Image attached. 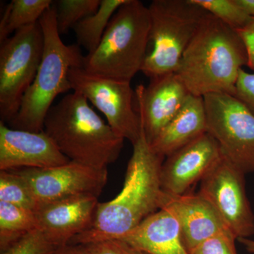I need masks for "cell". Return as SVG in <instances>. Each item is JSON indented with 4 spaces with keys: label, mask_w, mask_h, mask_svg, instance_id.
<instances>
[{
    "label": "cell",
    "mask_w": 254,
    "mask_h": 254,
    "mask_svg": "<svg viewBox=\"0 0 254 254\" xmlns=\"http://www.w3.org/2000/svg\"><path fill=\"white\" fill-rule=\"evenodd\" d=\"M150 42L141 72L151 78L176 73L182 56L209 14L193 0H153Z\"/></svg>",
    "instance_id": "8992f818"
},
{
    "label": "cell",
    "mask_w": 254,
    "mask_h": 254,
    "mask_svg": "<svg viewBox=\"0 0 254 254\" xmlns=\"http://www.w3.org/2000/svg\"><path fill=\"white\" fill-rule=\"evenodd\" d=\"M232 233H223L208 239L193 249L190 254H237Z\"/></svg>",
    "instance_id": "484cf974"
},
{
    "label": "cell",
    "mask_w": 254,
    "mask_h": 254,
    "mask_svg": "<svg viewBox=\"0 0 254 254\" xmlns=\"http://www.w3.org/2000/svg\"><path fill=\"white\" fill-rule=\"evenodd\" d=\"M0 201L32 211L38 205L28 184L14 170L0 173Z\"/></svg>",
    "instance_id": "603a6c76"
},
{
    "label": "cell",
    "mask_w": 254,
    "mask_h": 254,
    "mask_svg": "<svg viewBox=\"0 0 254 254\" xmlns=\"http://www.w3.org/2000/svg\"><path fill=\"white\" fill-rule=\"evenodd\" d=\"M101 0H58L53 2L57 27L60 34L73 29L83 18L99 8Z\"/></svg>",
    "instance_id": "7402d4cb"
},
{
    "label": "cell",
    "mask_w": 254,
    "mask_h": 254,
    "mask_svg": "<svg viewBox=\"0 0 254 254\" xmlns=\"http://www.w3.org/2000/svg\"><path fill=\"white\" fill-rule=\"evenodd\" d=\"M33 192L38 203L79 195L99 197L108 182V169H96L68 161L46 169L14 170Z\"/></svg>",
    "instance_id": "8fae6325"
},
{
    "label": "cell",
    "mask_w": 254,
    "mask_h": 254,
    "mask_svg": "<svg viewBox=\"0 0 254 254\" xmlns=\"http://www.w3.org/2000/svg\"><path fill=\"white\" fill-rule=\"evenodd\" d=\"M190 93L176 73L151 78L135 90L136 109L151 143L182 109Z\"/></svg>",
    "instance_id": "7c38bea8"
},
{
    "label": "cell",
    "mask_w": 254,
    "mask_h": 254,
    "mask_svg": "<svg viewBox=\"0 0 254 254\" xmlns=\"http://www.w3.org/2000/svg\"><path fill=\"white\" fill-rule=\"evenodd\" d=\"M38 228L34 211L0 201V251L4 252L28 232Z\"/></svg>",
    "instance_id": "44dd1931"
},
{
    "label": "cell",
    "mask_w": 254,
    "mask_h": 254,
    "mask_svg": "<svg viewBox=\"0 0 254 254\" xmlns=\"http://www.w3.org/2000/svg\"><path fill=\"white\" fill-rule=\"evenodd\" d=\"M246 12L254 18V0H235Z\"/></svg>",
    "instance_id": "4dcf8cb0"
},
{
    "label": "cell",
    "mask_w": 254,
    "mask_h": 254,
    "mask_svg": "<svg viewBox=\"0 0 254 254\" xmlns=\"http://www.w3.org/2000/svg\"><path fill=\"white\" fill-rule=\"evenodd\" d=\"M209 14L239 31L252 21V16L239 6L235 0H193Z\"/></svg>",
    "instance_id": "cb8c5ba5"
},
{
    "label": "cell",
    "mask_w": 254,
    "mask_h": 254,
    "mask_svg": "<svg viewBox=\"0 0 254 254\" xmlns=\"http://www.w3.org/2000/svg\"><path fill=\"white\" fill-rule=\"evenodd\" d=\"M60 248L41 229L36 228L23 235L1 254H55Z\"/></svg>",
    "instance_id": "d4e9b609"
},
{
    "label": "cell",
    "mask_w": 254,
    "mask_h": 254,
    "mask_svg": "<svg viewBox=\"0 0 254 254\" xmlns=\"http://www.w3.org/2000/svg\"><path fill=\"white\" fill-rule=\"evenodd\" d=\"M160 209L168 210L176 218L189 253L208 239L220 234L232 233L216 209L199 192L175 195L162 190Z\"/></svg>",
    "instance_id": "5bb4252c"
},
{
    "label": "cell",
    "mask_w": 254,
    "mask_h": 254,
    "mask_svg": "<svg viewBox=\"0 0 254 254\" xmlns=\"http://www.w3.org/2000/svg\"><path fill=\"white\" fill-rule=\"evenodd\" d=\"M239 242L242 244L249 253L254 254V240L251 238L239 239Z\"/></svg>",
    "instance_id": "1f68e13d"
},
{
    "label": "cell",
    "mask_w": 254,
    "mask_h": 254,
    "mask_svg": "<svg viewBox=\"0 0 254 254\" xmlns=\"http://www.w3.org/2000/svg\"><path fill=\"white\" fill-rule=\"evenodd\" d=\"M148 6L127 0L114 14L99 46L84 57L83 68L107 77L131 81L141 71L150 43Z\"/></svg>",
    "instance_id": "5b68a950"
},
{
    "label": "cell",
    "mask_w": 254,
    "mask_h": 254,
    "mask_svg": "<svg viewBox=\"0 0 254 254\" xmlns=\"http://www.w3.org/2000/svg\"><path fill=\"white\" fill-rule=\"evenodd\" d=\"M235 96L254 115V73L241 70Z\"/></svg>",
    "instance_id": "83f0119b"
},
{
    "label": "cell",
    "mask_w": 254,
    "mask_h": 254,
    "mask_svg": "<svg viewBox=\"0 0 254 254\" xmlns=\"http://www.w3.org/2000/svg\"><path fill=\"white\" fill-rule=\"evenodd\" d=\"M70 161L45 132L15 129L0 123V170L46 169Z\"/></svg>",
    "instance_id": "9a60e30c"
},
{
    "label": "cell",
    "mask_w": 254,
    "mask_h": 254,
    "mask_svg": "<svg viewBox=\"0 0 254 254\" xmlns=\"http://www.w3.org/2000/svg\"><path fill=\"white\" fill-rule=\"evenodd\" d=\"M53 2L52 0H12L6 5L0 21V43L20 28L38 23Z\"/></svg>",
    "instance_id": "ffe728a7"
},
{
    "label": "cell",
    "mask_w": 254,
    "mask_h": 254,
    "mask_svg": "<svg viewBox=\"0 0 254 254\" xmlns=\"http://www.w3.org/2000/svg\"><path fill=\"white\" fill-rule=\"evenodd\" d=\"M55 254H91L86 245H66L60 248Z\"/></svg>",
    "instance_id": "f546056e"
},
{
    "label": "cell",
    "mask_w": 254,
    "mask_h": 254,
    "mask_svg": "<svg viewBox=\"0 0 254 254\" xmlns=\"http://www.w3.org/2000/svg\"><path fill=\"white\" fill-rule=\"evenodd\" d=\"M238 32L245 43L248 53L247 66L254 70V18L247 26Z\"/></svg>",
    "instance_id": "f1b7e54d"
},
{
    "label": "cell",
    "mask_w": 254,
    "mask_h": 254,
    "mask_svg": "<svg viewBox=\"0 0 254 254\" xmlns=\"http://www.w3.org/2000/svg\"><path fill=\"white\" fill-rule=\"evenodd\" d=\"M221 155L218 142L206 132L164 160L160 170L162 190L170 194H186Z\"/></svg>",
    "instance_id": "4fadbf2b"
},
{
    "label": "cell",
    "mask_w": 254,
    "mask_h": 254,
    "mask_svg": "<svg viewBox=\"0 0 254 254\" xmlns=\"http://www.w3.org/2000/svg\"><path fill=\"white\" fill-rule=\"evenodd\" d=\"M39 22L44 38L41 64L23 96L17 115L8 123L10 128L32 132L43 131L45 120L55 98L71 90L70 69L83 67L85 57L78 45H66L62 40L53 4Z\"/></svg>",
    "instance_id": "277c9868"
},
{
    "label": "cell",
    "mask_w": 254,
    "mask_h": 254,
    "mask_svg": "<svg viewBox=\"0 0 254 254\" xmlns=\"http://www.w3.org/2000/svg\"><path fill=\"white\" fill-rule=\"evenodd\" d=\"M44 50L39 21L20 28L0 47V117L10 123L36 77Z\"/></svg>",
    "instance_id": "52a82bcc"
},
{
    "label": "cell",
    "mask_w": 254,
    "mask_h": 254,
    "mask_svg": "<svg viewBox=\"0 0 254 254\" xmlns=\"http://www.w3.org/2000/svg\"><path fill=\"white\" fill-rule=\"evenodd\" d=\"M127 0H101L99 8L93 14L83 18L73 28L77 45L88 54L93 53L103 38L112 18Z\"/></svg>",
    "instance_id": "d6986e66"
},
{
    "label": "cell",
    "mask_w": 254,
    "mask_h": 254,
    "mask_svg": "<svg viewBox=\"0 0 254 254\" xmlns=\"http://www.w3.org/2000/svg\"><path fill=\"white\" fill-rule=\"evenodd\" d=\"M206 132L203 97L190 94L180 111L150 145L157 154L167 158Z\"/></svg>",
    "instance_id": "ac0fdd59"
},
{
    "label": "cell",
    "mask_w": 254,
    "mask_h": 254,
    "mask_svg": "<svg viewBox=\"0 0 254 254\" xmlns=\"http://www.w3.org/2000/svg\"><path fill=\"white\" fill-rule=\"evenodd\" d=\"M245 177L221 155L200 180L198 191L216 209L237 240L254 235V214L246 191Z\"/></svg>",
    "instance_id": "30bf717a"
},
{
    "label": "cell",
    "mask_w": 254,
    "mask_h": 254,
    "mask_svg": "<svg viewBox=\"0 0 254 254\" xmlns=\"http://www.w3.org/2000/svg\"><path fill=\"white\" fill-rule=\"evenodd\" d=\"M86 246L91 254H148L121 240L103 241Z\"/></svg>",
    "instance_id": "4316f807"
},
{
    "label": "cell",
    "mask_w": 254,
    "mask_h": 254,
    "mask_svg": "<svg viewBox=\"0 0 254 254\" xmlns=\"http://www.w3.org/2000/svg\"><path fill=\"white\" fill-rule=\"evenodd\" d=\"M43 131L70 160L100 170L116 162L125 141L76 92L50 108Z\"/></svg>",
    "instance_id": "3957f363"
},
{
    "label": "cell",
    "mask_w": 254,
    "mask_h": 254,
    "mask_svg": "<svg viewBox=\"0 0 254 254\" xmlns=\"http://www.w3.org/2000/svg\"><path fill=\"white\" fill-rule=\"evenodd\" d=\"M248 53L239 32L209 14L185 50L176 73L191 95H235Z\"/></svg>",
    "instance_id": "7a4b0ae2"
},
{
    "label": "cell",
    "mask_w": 254,
    "mask_h": 254,
    "mask_svg": "<svg viewBox=\"0 0 254 254\" xmlns=\"http://www.w3.org/2000/svg\"><path fill=\"white\" fill-rule=\"evenodd\" d=\"M207 132L218 142L224 158L245 175L254 173V115L235 95L203 97Z\"/></svg>",
    "instance_id": "ba28073f"
},
{
    "label": "cell",
    "mask_w": 254,
    "mask_h": 254,
    "mask_svg": "<svg viewBox=\"0 0 254 254\" xmlns=\"http://www.w3.org/2000/svg\"><path fill=\"white\" fill-rule=\"evenodd\" d=\"M98 197L79 195L38 203L35 210L38 228L59 247L91 228Z\"/></svg>",
    "instance_id": "2e32d148"
},
{
    "label": "cell",
    "mask_w": 254,
    "mask_h": 254,
    "mask_svg": "<svg viewBox=\"0 0 254 254\" xmlns=\"http://www.w3.org/2000/svg\"><path fill=\"white\" fill-rule=\"evenodd\" d=\"M148 254H190L176 218L160 209L125 236L118 239Z\"/></svg>",
    "instance_id": "e0dca14e"
},
{
    "label": "cell",
    "mask_w": 254,
    "mask_h": 254,
    "mask_svg": "<svg viewBox=\"0 0 254 254\" xmlns=\"http://www.w3.org/2000/svg\"><path fill=\"white\" fill-rule=\"evenodd\" d=\"M73 92L83 95L106 118L107 123L119 136L132 145L141 135V118L133 106L135 91L131 81L100 76L83 67L68 73Z\"/></svg>",
    "instance_id": "9c48e42d"
},
{
    "label": "cell",
    "mask_w": 254,
    "mask_h": 254,
    "mask_svg": "<svg viewBox=\"0 0 254 254\" xmlns=\"http://www.w3.org/2000/svg\"><path fill=\"white\" fill-rule=\"evenodd\" d=\"M164 159L152 149L142 127L141 135L133 144L121 191L109 201L99 202L91 228L75 237L70 245L118 240L155 213L162 192Z\"/></svg>",
    "instance_id": "6da1fadb"
}]
</instances>
